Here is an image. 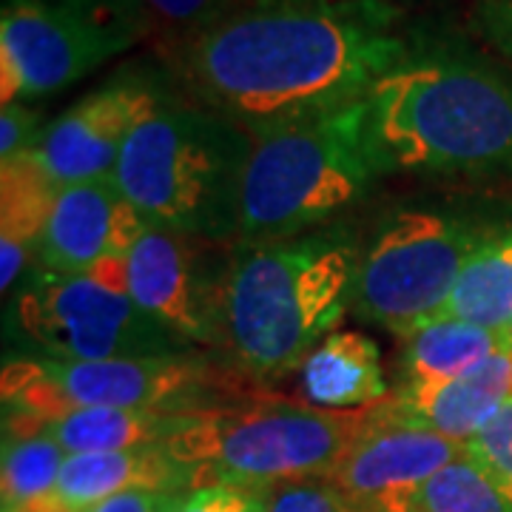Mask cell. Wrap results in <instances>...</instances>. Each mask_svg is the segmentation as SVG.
<instances>
[{
  "instance_id": "6da1fadb",
  "label": "cell",
  "mask_w": 512,
  "mask_h": 512,
  "mask_svg": "<svg viewBox=\"0 0 512 512\" xmlns=\"http://www.w3.org/2000/svg\"><path fill=\"white\" fill-rule=\"evenodd\" d=\"M410 49L387 0H234L177 37L171 69L197 106L254 137L362 100Z\"/></svg>"
},
{
  "instance_id": "7a4b0ae2",
  "label": "cell",
  "mask_w": 512,
  "mask_h": 512,
  "mask_svg": "<svg viewBox=\"0 0 512 512\" xmlns=\"http://www.w3.org/2000/svg\"><path fill=\"white\" fill-rule=\"evenodd\" d=\"M359 248L345 228L234 245L222 274V359L254 387L302 370L350 308Z\"/></svg>"
},
{
  "instance_id": "3957f363",
  "label": "cell",
  "mask_w": 512,
  "mask_h": 512,
  "mask_svg": "<svg viewBox=\"0 0 512 512\" xmlns=\"http://www.w3.org/2000/svg\"><path fill=\"white\" fill-rule=\"evenodd\" d=\"M393 168L512 174V77L456 46H416L367 94Z\"/></svg>"
},
{
  "instance_id": "277c9868",
  "label": "cell",
  "mask_w": 512,
  "mask_h": 512,
  "mask_svg": "<svg viewBox=\"0 0 512 512\" xmlns=\"http://www.w3.org/2000/svg\"><path fill=\"white\" fill-rule=\"evenodd\" d=\"M251 140L237 245L302 237L396 171L376 137L367 97Z\"/></svg>"
},
{
  "instance_id": "5b68a950",
  "label": "cell",
  "mask_w": 512,
  "mask_h": 512,
  "mask_svg": "<svg viewBox=\"0 0 512 512\" xmlns=\"http://www.w3.org/2000/svg\"><path fill=\"white\" fill-rule=\"evenodd\" d=\"M251 148L228 117L168 97L131 131L111 180L146 225L237 245Z\"/></svg>"
},
{
  "instance_id": "8992f818",
  "label": "cell",
  "mask_w": 512,
  "mask_h": 512,
  "mask_svg": "<svg viewBox=\"0 0 512 512\" xmlns=\"http://www.w3.org/2000/svg\"><path fill=\"white\" fill-rule=\"evenodd\" d=\"M382 402L330 410L254 390L234 402L183 413L180 430L163 447L197 473V490L214 484L271 490L285 481L328 476L382 421Z\"/></svg>"
},
{
  "instance_id": "52a82bcc",
  "label": "cell",
  "mask_w": 512,
  "mask_h": 512,
  "mask_svg": "<svg viewBox=\"0 0 512 512\" xmlns=\"http://www.w3.org/2000/svg\"><path fill=\"white\" fill-rule=\"evenodd\" d=\"M251 387L225 359L194 350L109 362L29 356L3 365L0 399L3 427H23L97 407L194 413L242 399Z\"/></svg>"
},
{
  "instance_id": "ba28073f",
  "label": "cell",
  "mask_w": 512,
  "mask_h": 512,
  "mask_svg": "<svg viewBox=\"0 0 512 512\" xmlns=\"http://www.w3.org/2000/svg\"><path fill=\"white\" fill-rule=\"evenodd\" d=\"M495 228L447 208L390 211L359 248L350 311L393 336H410L444 311L467 259Z\"/></svg>"
},
{
  "instance_id": "9c48e42d",
  "label": "cell",
  "mask_w": 512,
  "mask_h": 512,
  "mask_svg": "<svg viewBox=\"0 0 512 512\" xmlns=\"http://www.w3.org/2000/svg\"><path fill=\"white\" fill-rule=\"evenodd\" d=\"M146 0H3V106L63 92L148 35Z\"/></svg>"
},
{
  "instance_id": "30bf717a",
  "label": "cell",
  "mask_w": 512,
  "mask_h": 512,
  "mask_svg": "<svg viewBox=\"0 0 512 512\" xmlns=\"http://www.w3.org/2000/svg\"><path fill=\"white\" fill-rule=\"evenodd\" d=\"M15 316L20 330L52 359L109 362L194 350L151 319L131 293L114 291L89 274L40 271L20 291Z\"/></svg>"
},
{
  "instance_id": "8fae6325",
  "label": "cell",
  "mask_w": 512,
  "mask_h": 512,
  "mask_svg": "<svg viewBox=\"0 0 512 512\" xmlns=\"http://www.w3.org/2000/svg\"><path fill=\"white\" fill-rule=\"evenodd\" d=\"M168 100L151 72H120L77 100L29 151L57 188L111 177L131 131Z\"/></svg>"
},
{
  "instance_id": "7c38bea8",
  "label": "cell",
  "mask_w": 512,
  "mask_h": 512,
  "mask_svg": "<svg viewBox=\"0 0 512 512\" xmlns=\"http://www.w3.org/2000/svg\"><path fill=\"white\" fill-rule=\"evenodd\" d=\"M202 239L146 225L126 259L128 293L143 311L183 342L220 345V274L208 265Z\"/></svg>"
},
{
  "instance_id": "4fadbf2b",
  "label": "cell",
  "mask_w": 512,
  "mask_h": 512,
  "mask_svg": "<svg viewBox=\"0 0 512 512\" xmlns=\"http://www.w3.org/2000/svg\"><path fill=\"white\" fill-rule=\"evenodd\" d=\"M464 456H470L464 441L424 427L387 424L382 416L325 478L362 512H413L421 487Z\"/></svg>"
},
{
  "instance_id": "5bb4252c",
  "label": "cell",
  "mask_w": 512,
  "mask_h": 512,
  "mask_svg": "<svg viewBox=\"0 0 512 512\" xmlns=\"http://www.w3.org/2000/svg\"><path fill=\"white\" fill-rule=\"evenodd\" d=\"M143 231L146 222L111 177L63 185L37 248L40 271L92 274L106 259H128Z\"/></svg>"
},
{
  "instance_id": "9a60e30c",
  "label": "cell",
  "mask_w": 512,
  "mask_h": 512,
  "mask_svg": "<svg viewBox=\"0 0 512 512\" xmlns=\"http://www.w3.org/2000/svg\"><path fill=\"white\" fill-rule=\"evenodd\" d=\"M507 402H512V348L495 353L456 382L402 387L396 396L384 399V419L467 444Z\"/></svg>"
},
{
  "instance_id": "2e32d148",
  "label": "cell",
  "mask_w": 512,
  "mask_h": 512,
  "mask_svg": "<svg viewBox=\"0 0 512 512\" xmlns=\"http://www.w3.org/2000/svg\"><path fill=\"white\" fill-rule=\"evenodd\" d=\"M134 490L191 493L197 490V473L163 444L123 453H83L66 458L49 498L66 512H89L114 495Z\"/></svg>"
},
{
  "instance_id": "e0dca14e",
  "label": "cell",
  "mask_w": 512,
  "mask_h": 512,
  "mask_svg": "<svg viewBox=\"0 0 512 512\" xmlns=\"http://www.w3.org/2000/svg\"><path fill=\"white\" fill-rule=\"evenodd\" d=\"M52 177L40 168L35 157L26 151L15 160L0 165V259L3 274L0 285L9 293L29 262L37 259V248L46 231V222L57 200Z\"/></svg>"
},
{
  "instance_id": "ac0fdd59",
  "label": "cell",
  "mask_w": 512,
  "mask_h": 512,
  "mask_svg": "<svg viewBox=\"0 0 512 512\" xmlns=\"http://www.w3.org/2000/svg\"><path fill=\"white\" fill-rule=\"evenodd\" d=\"M183 424V413L163 410H74L49 421H35L23 427H3L9 436L46 433L66 450V456L83 453H123L137 447H160Z\"/></svg>"
},
{
  "instance_id": "d6986e66",
  "label": "cell",
  "mask_w": 512,
  "mask_h": 512,
  "mask_svg": "<svg viewBox=\"0 0 512 512\" xmlns=\"http://www.w3.org/2000/svg\"><path fill=\"white\" fill-rule=\"evenodd\" d=\"M302 390L311 404L356 410L387 399L382 353L365 333H330L302 365Z\"/></svg>"
},
{
  "instance_id": "ffe728a7",
  "label": "cell",
  "mask_w": 512,
  "mask_h": 512,
  "mask_svg": "<svg viewBox=\"0 0 512 512\" xmlns=\"http://www.w3.org/2000/svg\"><path fill=\"white\" fill-rule=\"evenodd\" d=\"M507 348L504 330L478 328L453 316H433L404 336L402 387H436L473 373Z\"/></svg>"
},
{
  "instance_id": "44dd1931",
  "label": "cell",
  "mask_w": 512,
  "mask_h": 512,
  "mask_svg": "<svg viewBox=\"0 0 512 512\" xmlns=\"http://www.w3.org/2000/svg\"><path fill=\"white\" fill-rule=\"evenodd\" d=\"M512 311V225H498L467 259L444 311L478 328L504 330Z\"/></svg>"
},
{
  "instance_id": "7402d4cb",
  "label": "cell",
  "mask_w": 512,
  "mask_h": 512,
  "mask_svg": "<svg viewBox=\"0 0 512 512\" xmlns=\"http://www.w3.org/2000/svg\"><path fill=\"white\" fill-rule=\"evenodd\" d=\"M66 450L46 433L9 436L3 433V478L0 510L15 512L52 495L57 476L66 464Z\"/></svg>"
},
{
  "instance_id": "603a6c76",
  "label": "cell",
  "mask_w": 512,
  "mask_h": 512,
  "mask_svg": "<svg viewBox=\"0 0 512 512\" xmlns=\"http://www.w3.org/2000/svg\"><path fill=\"white\" fill-rule=\"evenodd\" d=\"M413 512H512V501L473 458L464 456L421 487Z\"/></svg>"
},
{
  "instance_id": "cb8c5ba5",
  "label": "cell",
  "mask_w": 512,
  "mask_h": 512,
  "mask_svg": "<svg viewBox=\"0 0 512 512\" xmlns=\"http://www.w3.org/2000/svg\"><path fill=\"white\" fill-rule=\"evenodd\" d=\"M467 447L470 458L512 501V402L501 404V410L467 441Z\"/></svg>"
},
{
  "instance_id": "d4e9b609",
  "label": "cell",
  "mask_w": 512,
  "mask_h": 512,
  "mask_svg": "<svg viewBox=\"0 0 512 512\" xmlns=\"http://www.w3.org/2000/svg\"><path fill=\"white\" fill-rule=\"evenodd\" d=\"M265 512H362L330 478L285 481L268 490Z\"/></svg>"
},
{
  "instance_id": "484cf974",
  "label": "cell",
  "mask_w": 512,
  "mask_h": 512,
  "mask_svg": "<svg viewBox=\"0 0 512 512\" xmlns=\"http://www.w3.org/2000/svg\"><path fill=\"white\" fill-rule=\"evenodd\" d=\"M265 507L268 490L214 484L185 495L183 507L177 512H265Z\"/></svg>"
},
{
  "instance_id": "4316f807",
  "label": "cell",
  "mask_w": 512,
  "mask_h": 512,
  "mask_svg": "<svg viewBox=\"0 0 512 512\" xmlns=\"http://www.w3.org/2000/svg\"><path fill=\"white\" fill-rule=\"evenodd\" d=\"M46 126L49 123H43V117L37 111L26 109L20 103L3 106V114H0V160L6 163V160H15L20 154L32 151Z\"/></svg>"
},
{
  "instance_id": "83f0119b",
  "label": "cell",
  "mask_w": 512,
  "mask_h": 512,
  "mask_svg": "<svg viewBox=\"0 0 512 512\" xmlns=\"http://www.w3.org/2000/svg\"><path fill=\"white\" fill-rule=\"evenodd\" d=\"M231 3L234 0H146L154 20H163L165 26L180 29V37L205 26Z\"/></svg>"
},
{
  "instance_id": "f1b7e54d",
  "label": "cell",
  "mask_w": 512,
  "mask_h": 512,
  "mask_svg": "<svg viewBox=\"0 0 512 512\" xmlns=\"http://www.w3.org/2000/svg\"><path fill=\"white\" fill-rule=\"evenodd\" d=\"M473 29L501 55L512 57V0H481L473 12Z\"/></svg>"
},
{
  "instance_id": "f546056e",
  "label": "cell",
  "mask_w": 512,
  "mask_h": 512,
  "mask_svg": "<svg viewBox=\"0 0 512 512\" xmlns=\"http://www.w3.org/2000/svg\"><path fill=\"white\" fill-rule=\"evenodd\" d=\"M194 493V490H191ZM188 493H154V490H134V493L114 495L97 504L89 512H177L183 507Z\"/></svg>"
},
{
  "instance_id": "4dcf8cb0",
  "label": "cell",
  "mask_w": 512,
  "mask_h": 512,
  "mask_svg": "<svg viewBox=\"0 0 512 512\" xmlns=\"http://www.w3.org/2000/svg\"><path fill=\"white\" fill-rule=\"evenodd\" d=\"M15 512H66L63 507H57L55 501L46 495V498H40L35 504H29V507H23V510H15Z\"/></svg>"
},
{
  "instance_id": "1f68e13d",
  "label": "cell",
  "mask_w": 512,
  "mask_h": 512,
  "mask_svg": "<svg viewBox=\"0 0 512 512\" xmlns=\"http://www.w3.org/2000/svg\"><path fill=\"white\" fill-rule=\"evenodd\" d=\"M504 339H507V348H512V311L510 319H507V325H504Z\"/></svg>"
}]
</instances>
